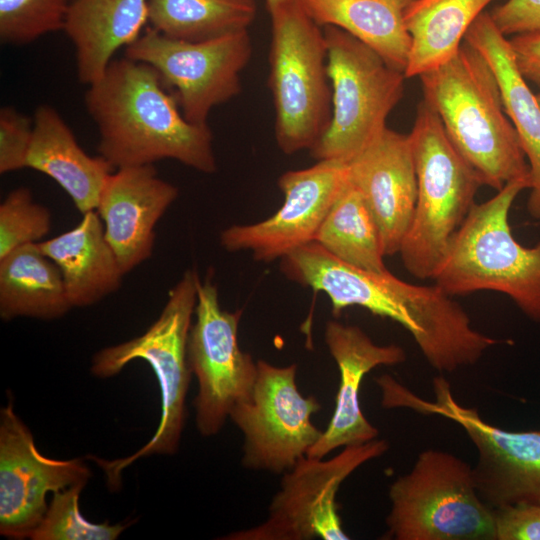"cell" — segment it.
<instances>
[{"instance_id": "6da1fadb", "label": "cell", "mask_w": 540, "mask_h": 540, "mask_svg": "<svg viewBox=\"0 0 540 540\" xmlns=\"http://www.w3.org/2000/svg\"><path fill=\"white\" fill-rule=\"evenodd\" d=\"M280 269L289 280L325 293L334 315L358 306L398 323L439 372L474 365L488 349L505 343L476 330L466 310L437 284L417 285L389 270L351 266L316 242L281 258Z\"/></svg>"}, {"instance_id": "7a4b0ae2", "label": "cell", "mask_w": 540, "mask_h": 540, "mask_svg": "<svg viewBox=\"0 0 540 540\" xmlns=\"http://www.w3.org/2000/svg\"><path fill=\"white\" fill-rule=\"evenodd\" d=\"M84 103L99 133L98 152L114 169L176 160L199 172L217 169L208 124L188 121L150 65L113 59L88 85Z\"/></svg>"}, {"instance_id": "3957f363", "label": "cell", "mask_w": 540, "mask_h": 540, "mask_svg": "<svg viewBox=\"0 0 540 540\" xmlns=\"http://www.w3.org/2000/svg\"><path fill=\"white\" fill-rule=\"evenodd\" d=\"M418 77L423 100L484 185L498 191L511 181L530 179L498 80L478 51L464 41L451 59Z\"/></svg>"}, {"instance_id": "277c9868", "label": "cell", "mask_w": 540, "mask_h": 540, "mask_svg": "<svg viewBox=\"0 0 540 540\" xmlns=\"http://www.w3.org/2000/svg\"><path fill=\"white\" fill-rule=\"evenodd\" d=\"M530 179L507 183L489 200L475 203L454 234L432 280L450 296L495 291L509 297L540 324V240L531 247L516 240L509 215Z\"/></svg>"}, {"instance_id": "5b68a950", "label": "cell", "mask_w": 540, "mask_h": 540, "mask_svg": "<svg viewBox=\"0 0 540 540\" xmlns=\"http://www.w3.org/2000/svg\"><path fill=\"white\" fill-rule=\"evenodd\" d=\"M198 273L186 270L170 290L158 319L142 335L98 351L91 372L99 378L118 374L129 362L146 361L155 373L161 395V414L151 439L131 456L112 461L91 456L104 470L108 483L117 488L124 468L152 454H174L186 418V395L192 371L188 339L197 301Z\"/></svg>"}, {"instance_id": "8992f818", "label": "cell", "mask_w": 540, "mask_h": 540, "mask_svg": "<svg viewBox=\"0 0 540 540\" xmlns=\"http://www.w3.org/2000/svg\"><path fill=\"white\" fill-rule=\"evenodd\" d=\"M417 177L413 219L402 242V263L412 276L432 279L454 234L484 185L457 151L442 122L424 100L409 133Z\"/></svg>"}, {"instance_id": "52a82bcc", "label": "cell", "mask_w": 540, "mask_h": 540, "mask_svg": "<svg viewBox=\"0 0 540 540\" xmlns=\"http://www.w3.org/2000/svg\"><path fill=\"white\" fill-rule=\"evenodd\" d=\"M271 17L268 86L274 134L287 155L310 150L329 125L332 91L322 27L296 0L268 10Z\"/></svg>"}, {"instance_id": "ba28073f", "label": "cell", "mask_w": 540, "mask_h": 540, "mask_svg": "<svg viewBox=\"0 0 540 540\" xmlns=\"http://www.w3.org/2000/svg\"><path fill=\"white\" fill-rule=\"evenodd\" d=\"M385 536L395 540H495L493 508L478 495L472 467L436 449L389 487Z\"/></svg>"}, {"instance_id": "9c48e42d", "label": "cell", "mask_w": 540, "mask_h": 540, "mask_svg": "<svg viewBox=\"0 0 540 540\" xmlns=\"http://www.w3.org/2000/svg\"><path fill=\"white\" fill-rule=\"evenodd\" d=\"M386 408H409L461 426L477 451L472 467L479 497L493 509L540 504V430L507 431L486 422L476 408L460 405L449 382L433 379L434 401L422 399L388 375L376 379Z\"/></svg>"}, {"instance_id": "30bf717a", "label": "cell", "mask_w": 540, "mask_h": 540, "mask_svg": "<svg viewBox=\"0 0 540 540\" xmlns=\"http://www.w3.org/2000/svg\"><path fill=\"white\" fill-rule=\"evenodd\" d=\"M332 91L328 127L309 150L317 161L349 163L387 128L403 95V71L342 29L323 27Z\"/></svg>"}, {"instance_id": "8fae6325", "label": "cell", "mask_w": 540, "mask_h": 540, "mask_svg": "<svg viewBox=\"0 0 540 540\" xmlns=\"http://www.w3.org/2000/svg\"><path fill=\"white\" fill-rule=\"evenodd\" d=\"M125 56L155 69L184 117L204 125L213 108L241 92V73L252 56V43L248 29L186 41L149 27L125 48Z\"/></svg>"}, {"instance_id": "7c38bea8", "label": "cell", "mask_w": 540, "mask_h": 540, "mask_svg": "<svg viewBox=\"0 0 540 540\" xmlns=\"http://www.w3.org/2000/svg\"><path fill=\"white\" fill-rule=\"evenodd\" d=\"M296 375V364L275 366L257 360L250 394L229 415L243 435L245 468L284 474L321 438L323 431L312 421L321 405L314 396L301 394Z\"/></svg>"}, {"instance_id": "4fadbf2b", "label": "cell", "mask_w": 540, "mask_h": 540, "mask_svg": "<svg viewBox=\"0 0 540 540\" xmlns=\"http://www.w3.org/2000/svg\"><path fill=\"white\" fill-rule=\"evenodd\" d=\"M386 440L347 446L336 456L303 457L282 477L267 518L229 534V540H347L336 502L343 481L366 462L382 456Z\"/></svg>"}, {"instance_id": "5bb4252c", "label": "cell", "mask_w": 540, "mask_h": 540, "mask_svg": "<svg viewBox=\"0 0 540 540\" xmlns=\"http://www.w3.org/2000/svg\"><path fill=\"white\" fill-rule=\"evenodd\" d=\"M194 315L188 361L198 381L195 422L201 435L213 436L222 429L233 407L250 394L257 361L239 346L242 311L223 309L217 287L208 277L198 280Z\"/></svg>"}, {"instance_id": "9a60e30c", "label": "cell", "mask_w": 540, "mask_h": 540, "mask_svg": "<svg viewBox=\"0 0 540 540\" xmlns=\"http://www.w3.org/2000/svg\"><path fill=\"white\" fill-rule=\"evenodd\" d=\"M349 179L346 163L320 160L308 168L284 172L278 178L281 207L252 224H235L220 234L227 251H250L262 262L281 259L314 242L335 199Z\"/></svg>"}, {"instance_id": "2e32d148", "label": "cell", "mask_w": 540, "mask_h": 540, "mask_svg": "<svg viewBox=\"0 0 540 540\" xmlns=\"http://www.w3.org/2000/svg\"><path fill=\"white\" fill-rule=\"evenodd\" d=\"M89 468L81 459L58 460L42 455L13 403L0 417V532L10 539L29 537L43 519L46 496L87 483Z\"/></svg>"}, {"instance_id": "e0dca14e", "label": "cell", "mask_w": 540, "mask_h": 540, "mask_svg": "<svg viewBox=\"0 0 540 540\" xmlns=\"http://www.w3.org/2000/svg\"><path fill=\"white\" fill-rule=\"evenodd\" d=\"M178 194L154 165L118 168L108 177L96 212L124 274L151 257L155 227Z\"/></svg>"}, {"instance_id": "ac0fdd59", "label": "cell", "mask_w": 540, "mask_h": 540, "mask_svg": "<svg viewBox=\"0 0 540 540\" xmlns=\"http://www.w3.org/2000/svg\"><path fill=\"white\" fill-rule=\"evenodd\" d=\"M347 166L350 182L361 193L379 228L385 256L398 254L417 198L409 134L387 127Z\"/></svg>"}, {"instance_id": "d6986e66", "label": "cell", "mask_w": 540, "mask_h": 540, "mask_svg": "<svg viewBox=\"0 0 540 540\" xmlns=\"http://www.w3.org/2000/svg\"><path fill=\"white\" fill-rule=\"evenodd\" d=\"M324 339L337 364L340 382L334 413L321 438L307 456L325 458L340 447L358 446L377 439L378 429L364 416L360 387L364 376L378 366L406 361V353L396 344L378 345L358 326L330 320Z\"/></svg>"}, {"instance_id": "ffe728a7", "label": "cell", "mask_w": 540, "mask_h": 540, "mask_svg": "<svg viewBox=\"0 0 540 540\" xmlns=\"http://www.w3.org/2000/svg\"><path fill=\"white\" fill-rule=\"evenodd\" d=\"M26 168L54 180L80 213L97 208L102 189L115 170L102 156H90L78 144L58 111L49 105L36 108Z\"/></svg>"}, {"instance_id": "44dd1931", "label": "cell", "mask_w": 540, "mask_h": 540, "mask_svg": "<svg viewBox=\"0 0 540 540\" xmlns=\"http://www.w3.org/2000/svg\"><path fill=\"white\" fill-rule=\"evenodd\" d=\"M464 41L481 54L498 80L505 111L529 165L526 209L533 219L540 220V105L536 94L516 66L509 38L497 29L488 12L477 17Z\"/></svg>"}, {"instance_id": "7402d4cb", "label": "cell", "mask_w": 540, "mask_h": 540, "mask_svg": "<svg viewBox=\"0 0 540 540\" xmlns=\"http://www.w3.org/2000/svg\"><path fill=\"white\" fill-rule=\"evenodd\" d=\"M147 22L148 0H71L63 30L75 50L78 79L86 85L99 79Z\"/></svg>"}, {"instance_id": "603a6c76", "label": "cell", "mask_w": 540, "mask_h": 540, "mask_svg": "<svg viewBox=\"0 0 540 540\" xmlns=\"http://www.w3.org/2000/svg\"><path fill=\"white\" fill-rule=\"evenodd\" d=\"M58 267L72 307L94 305L117 291L125 275L96 210L58 236L37 243Z\"/></svg>"}, {"instance_id": "cb8c5ba5", "label": "cell", "mask_w": 540, "mask_h": 540, "mask_svg": "<svg viewBox=\"0 0 540 540\" xmlns=\"http://www.w3.org/2000/svg\"><path fill=\"white\" fill-rule=\"evenodd\" d=\"M319 26L344 30L391 66L405 71L411 37L405 14L413 0H296Z\"/></svg>"}, {"instance_id": "d4e9b609", "label": "cell", "mask_w": 540, "mask_h": 540, "mask_svg": "<svg viewBox=\"0 0 540 540\" xmlns=\"http://www.w3.org/2000/svg\"><path fill=\"white\" fill-rule=\"evenodd\" d=\"M71 308L60 270L37 243L19 247L0 258L2 320H54Z\"/></svg>"}, {"instance_id": "484cf974", "label": "cell", "mask_w": 540, "mask_h": 540, "mask_svg": "<svg viewBox=\"0 0 540 540\" xmlns=\"http://www.w3.org/2000/svg\"><path fill=\"white\" fill-rule=\"evenodd\" d=\"M493 0H413L405 14L411 48L404 74L419 76L459 50L465 35Z\"/></svg>"}, {"instance_id": "4316f807", "label": "cell", "mask_w": 540, "mask_h": 540, "mask_svg": "<svg viewBox=\"0 0 540 540\" xmlns=\"http://www.w3.org/2000/svg\"><path fill=\"white\" fill-rule=\"evenodd\" d=\"M314 242L351 266L371 272L388 270L379 228L361 193L349 179Z\"/></svg>"}, {"instance_id": "83f0119b", "label": "cell", "mask_w": 540, "mask_h": 540, "mask_svg": "<svg viewBox=\"0 0 540 540\" xmlns=\"http://www.w3.org/2000/svg\"><path fill=\"white\" fill-rule=\"evenodd\" d=\"M150 27L175 39L203 41L245 30L255 0H148Z\"/></svg>"}, {"instance_id": "f1b7e54d", "label": "cell", "mask_w": 540, "mask_h": 540, "mask_svg": "<svg viewBox=\"0 0 540 540\" xmlns=\"http://www.w3.org/2000/svg\"><path fill=\"white\" fill-rule=\"evenodd\" d=\"M86 484L80 483L54 493L47 511L30 535L34 540H114L127 527L107 521L96 524L85 519L79 498Z\"/></svg>"}, {"instance_id": "f546056e", "label": "cell", "mask_w": 540, "mask_h": 540, "mask_svg": "<svg viewBox=\"0 0 540 540\" xmlns=\"http://www.w3.org/2000/svg\"><path fill=\"white\" fill-rule=\"evenodd\" d=\"M71 0H0V39L23 45L63 30Z\"/></svg>"}, {"instance_id": "4dcf8cb0", "label": "cell", "mask_w": 540, "mask_h": 540, "mask_svg": "<svg viewBox=\"0 0 540 540\" xmlns=\"http://www.w3.org/2000/svg\"><path fill=\"white\" fill-rule=\"evenodd\" d=\"M51 223L49 209L34 201L29 188L10 191L0 204V258L19 247L42 242Z\"/></svg>"}, {"instance_id": "1f68e13d", "label": "cell", "mask_w": 540, "mask_h": 540, "mask_svg": "<svg viewBox=\"0 0 540 540\" xmlns=\"http://www.w3.org/2000/svg\"><path fill=\"white\" fill-rule=\"evenodd\" d=\"M33 136V117L13 107L0 109V173L26 168Z\"/></svg>"}, {"instance_id": "d6a6232c", "label": "cell", "mask_w": 540, "mask_h": 540, "mask_svg": "<svg viewBox=\"0 0 540 540\" xmlns=\"http://www.w3.org/2000/svg\"><path fill=\"white\" fill-rule=\"evenodd\" d=\"M495 540H540V504L493 509Z\"/></svg>"}, {"instance_id": "836d02e7", "label": "cell", "mask_w": 540, "mask_h": 540, "mask_svg": "<svg viewBox=\"0 0 540 540\" xmlns=\"http://www.w3.org/2000/svg\"><path fill=\"white\" fill-rule=\"evenodd\" d=\"M489 14L506 37L540 31V0H507Z\"/></svg>"}, {"instance_id": "e575fe53", "label": "cell", "mask_w": 540, "mask_h": 540, "mask_svg": "<svg viewBox=\"0 0 540 540\" xmlns=\"http://www.w3.org/2000/svg\"><path fill=\"white\" fill-rule=\"evenodd\" d=\"M509 42L520 74L540 91V31L512 36Z\"/></svg>"}, {"instance_id": "d590c367", "label": "cell", "mask_w": 540, "mask_h": 540, "mask_svg": "<svg viewBox=\"0 0 540 540\" xmlns=\"http://www.w3.org/2000/svg\"><path fill=\"white\" fill-rule=\"evenodd\" d=\"M288 1L290 0H265V3L267 10H270Z\"/></svg>"}, {"instance_id": "8d00e7d4", "label": "cell", "mask_w": 540, "mask_h": 540, "mask_svg": "<svg viewBox=\"0 0 540 540\" xmlns=\"http://www.w3.org/2000/svg\"><path fill=\"white\" fill-rule=\"evenodd\" d=\"M536 97H537L538 103L540 105V91L538 93H536Z\"/></svg>"}]
</instances>
